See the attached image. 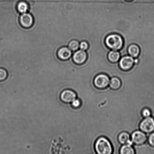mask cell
Segmentation results:
<instances>
[{"label":"cell","mask_w":154,"mask_h":154,"mask_svg":"<svg viewBox=\"0 0 154 154\" xmlns=\"http://www.w3.org/2000/svg\"><path fill=\"white\" fill-rule=\"evenodd\" d=\"M131 137L128 133L123 132L120 133L118 136V141L122 145L131 144Z\"/></svg>","instance_id":"11"},{"label":"cell","mask_w":154,"mask_h":154,"mask_svg":"<svg viewBox=\"0 0 154 154\" xmlns=\"http://www.w3.org/2000/svg\"><path fill=\"white\" fill-rule=\"evenodd\" d=\"M79 42L77 40L71 41L69 43V49L73 51L78 50L79 48Z\"/></svg>","instance_id":"17"},{"label":"cell","mask_w":154,"mask_h":154,"mask_svg":"<svg viewBox=\"0 0 154 154\" xmlns=\"http://www.w3.org/2000/svg\"><path fill=\"white\" fill-rule=\"evenodd\" d=\"M8 73L5 69L0 68V82L4 81L7 79Z\"/></svg>","instance_id":"18"},{"label":"cell","mask_w":154,"mask_h":154,"mask_svg":"<svg viewBox=\"0 0 154 154\" xmlns=\"http://www.w3.org/2000/svg\"><path fill=\"white\" fill-rule=\"evenodd\" d=\"M60 97V99L63 102L69 103L76 99L77 95L73 90H66L62 92Z\"/></svg>","instance_id":"7"},{"label":"cell","mask_w":154,"mask_h":154,"mask_svg":"<svg viewBox=\"0 0 154 154\" xmlns=\"http://www.w3.org/2000/svg\"><path fill=\"white\" fill-rule=\"evenodd\" d=\"M109 86L112 90H118L121 87V81L118 77H112L110 80Z\"/></svg>","instance_id":"14"},{"label":"cell","mask_w":154,"mask_h":154,"mask_svg":"<svg viewBox=\"0 0 154 154\" xmlns=\"http://www.w3.org/2000/svg\"><path fill=\"white\" fill-rule=\"evenodd\" d=\"M110 79L108 75L100 73L97 75L94 79V85L99 90H104L109 85Z\"/></svg>","instance_id":"3"},{"label":"cell","mask_w":154,"mask_h":154,"mask_svg":"<svg viewBox=\"0 0 154 154\" xmlns=\"http://www.w3.org/2000/svg\"><path fill=\"white\" fill-rule=\"evenodd\" d=\"M29 6L28 4L24 1H21L18 3L17 8L20 13H26L28 10Z\"/></svg>","instance_id":"16"},{"label":"cell","mask_w":154,"mask_h":154,"mask_svg":"<svg viewBox=\"0 0 154 154\" xmlns=\"http://www.w3.org/2000/svg\"><path fill=\"white\" fill-rule=\"evenodd\" d=\"M87 57V53L85 51L81 49L75 53L73 55V58L75 63L77 64L81 65L84 64L85 62Z\"/></svg>","instance_id":"8"},{"label":"cell","mask_w":154,"mask_h":154,"mask_svg":"<svg viewBox=\"0 0 154 154\" xmlns=\"http://www.w3.org/2000/svg\"><path fill=\"white\" fill-rule=\"evenodd\" d=\"M71 103L72 107L74 108H79L81 105V101L79 99H75Z\"/></svg>","instance_id":"21"},{"label":"cell","mask_w":154,"mask_h":154,"mask_svg":"<svg viewBox=\"0 0 154 154\" xmlns=\"http://www.w3.org/2000/svg\"><path fill=\"white\" fill-rule=\"evenodd\" d=\"M147 136L145 133L141 131H134L131 136V141L135 145H142L147 141Z\"/></svg>","instance_id":"5"},{"label":"cell","mask_w":154,"mask_h":154,"mask_svg":"<svg viewBox=\"0 0 154 154\" xmlns=\"http://www.w3.org/2000/svg\"><path fill=\"white\" fill-rule=\"evenodd\" d=\"M94 148L98 154H111L113 152V147L111 142L104 137H99L94 143Z\"/></svg>","instance_id":"2"},{"label":"cell","mask_w":154,"mask_h":154,"mask_svg":"<svg viewBox=\"0 0 154 154\" xmlns=\"http://www.w3.org/2000/svg\"><path fill=\"white\" fill-rule=\"evenodd\" d=\"M134 64V58L130 55H126L122 57L119 62V66L121 69L126 72L131 70Z\"/></svg>","instance_id":"6"},{"label":"cell","mask_w":154,"mask_h":154,"mask_svg":"<svg viewBox=\"0 0 154 154\" xmlns=\"http://www.w3.org/2000/svg\"><path fill=\"white\" fill-rule=\"evenodd\" d=\"M120 153L121 154H135V152L131 144H126L123 145L121 147Z\"/></svg>","instance_id":"15"},{"label":"cell","mask_w":154,"mask_h":154,"mask_svg":"<svg viewBox=\"0 0 154 154\" xmlns=\"http://www.w3.org/2000/svg\"><path fill=\"white\" fill-rule=\"evenodd\" d=\"M125 1H133V0H125Z\"/></svg>","instance_id":"23"},{"label":"cell","mask_w":154,"mask_h":154,"mask_svg":"<svg viewBox=\"0 0 154 154\" xmlns=\"http://www.w3.org/2000/svg\"><path fill=\"white\" fill-rule=\"evenodd\" d=\"M152 112L150 109L148 108H145L142 110L141 115L143 117L147 118L151 117Z\"/></svg>","instance_id":"19"},{"label":"cell","mask_w":154,"mask_h":154,"mask_svg":"<svg viewBox=\"0 0 154 154\" xmlns=\"http://www.w3.org/2000/svg\"><path fill=\"white\" fill-rule=\"evenodd\" d=\"M107 57L110 63H115L118 62L120 60L121 55L117 51L112 50L109 52Z\"/></svg>","instance_id":"13"},{"label":"cell","mask_w":154,"mask_h":154,"mask_svg":"<svg viewBox=\"0 0 154 154\" xmlns=\"http://www.w3.org/2000/svg\"><path fill=\"white\" fill-rule=\"evenodd\" d=\"M72 52L69 48L63 47L59 50L58 55L59 58L62 60H66L69 59L71 56Z\"/></svg>","instance_id":"10"},{"label":"cell","mask_w":154,"mask_h":154,"mask_svg":"<svg viewBox=\"0 0 154 154\" xmlns=\"http://www.w3.org/2000/svg\"><path fill=\"white\" fill-rule=\"evenodd\" d=\"M140 130L146 134L152 133L154 131V119L150 117L145 118L139 125Z\"/></svg>","instance_id":"4"},{"label":"cell","mask_w":154,"mask_h":154,"mask_svg":"<svg viewBox=\"0 0 154 154\" xmlns=\"http://www.w3.org/2000/svg\"><path fill=\"white\" fill-rule=\"evenodd\" d=\"M20 22L21 25L25 28H29L32 25L34 19L32 16L29 13H23L20 18Z\"/></svg>","instance_id":"9"},{"label":"cell","mask_w":154,"mask_h":154,"mask_svg":"<svg viewBox=\"0 0 154 154\" xmlns=\"http://www.w3.org/2000/svg\"><path fill=\"white\" fill-rule=\"evenodd\" d=\"M128 52L130 56L134 58H137L140 55V49L138 45L133 44L128 46Z\"/></svg>","instance_id":"12"},{"label":"cell","mask_w":154,"mask_h":154,"mask_svg":"<svg viewBox=\"0 0 154 154\" xmlns=\"http://www.w3.org/2000/svg\"><path fill=\"white\" fill-rule=\"evenodd\" d=\"M148 141L150 145L154 147V132H152L149 136Z\"/></svg>","instance_id":"22"},{"label":"cell","mask_w":154,"mask_h":154,"mask_svg":"<svg viewBox=\"0 0 154 154\" xmlns=\"http://www.w3.org/2000/svg\"><path fill=\"white\" fill-rule=\"evenodd\" d=\"M89 47L88 42L85 41H83L80 43L79 48L80 49L82 50H87L88 49Z\"/></svg>","instance_id":"20"},{"label":"cell","mask_w":154,"mask_h":154,"mask_svg":"<svg viewBox=\"0 0 154 154\" xmlns=\"http://www.w3.org/2000/svg\"><path fill=\"white\" fill-rule=\"evenodd\" d=\"M105 42L107 47L112 50H120L124 45L123 38L117 33L108 35L106 37Z\"/></svg>","instance_id":"1"}]
</instances>
